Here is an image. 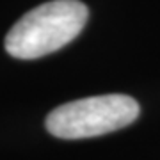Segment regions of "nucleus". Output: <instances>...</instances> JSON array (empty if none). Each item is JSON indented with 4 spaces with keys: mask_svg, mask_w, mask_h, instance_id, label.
<instances>
[{
    "mask_svg": "<svg viewBox=\"0 0 160 160\" xmlns=\"http://www.w3.org/2000/svg\"><path fill=\"white\" fill-rule=\"evenodd\" d=\"M139 103L126 94H102L64 103L46 116V130L59 139L98 137L139 118Z\"/></svg>",
    "mask_w": 160,
    "mask_h": 160,
    "instance_id": "nucleus-2",
    "label": "nucleus"
},
{
    "mask_svg": "<svg viewBox=\"0 0 160 160\" xmlns=\"http://www.w3.org/2000/svg\"><path fill=\"white\" fill-rule=\"evenodd\" d=\"M89 11L78 0H52L23 14L7 32L4 46L14 59H39L77 38Z\"/></svg>",
    "mask_w": 160,
    "mask_h": 160,
    "instance_id": "nucleus-1",
    "label": "nucleus"
}]
</instances>
